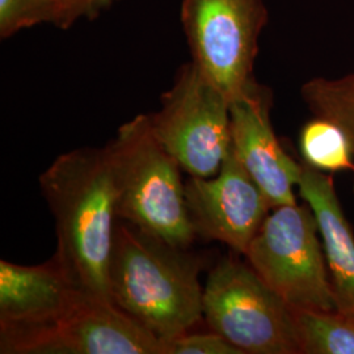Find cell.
<instances>
[{
  "label": "cell",
  "instance_id": "6da1fadb",
  "mask_svg": "<svg viewBox=\"0 0 354 354\" xmlns=\"http://www.w3.org/2000/svg\"><path fill=\"white\" fill-rule=\"evenodd\" d=\"M39 187L55 221L53 259L77 289L112 301L108 274L118 209L106 147L59 155L39 176Z\"/></svg>",
  "mask_w": 354,
  "mask_h": 354
},
{
  "label": "cell",
  "instance_id": "7a4b0ae2",
  "mask_svg": "<svg viewBox=\"0 0 354 354\" xmlns=\"http://www.w3.org/2000/svg\"><path fill=\"white\" fill-rule=\"evenodd\" d=\"M184 251L129 222H117L108 274L111 299L163 342L203 319L200 261Z\"/></svg>",
  "mask_w": 354,
  "mask_h": 354
},
{
  "label": "cell",
  "instance_id": "3957f363",
  "mask_svg": "<svg viewBox=\"0 0 354 354\" xmlns=\"http://www.w3.org/2000/svg\"><path fill=\"white\" fill-rule=\"evenodd\" d=\"M106 151L113 172L118 218L177 248L197 234L185 201L181 167L140 114L118 129Z\"/></svg>",
  "mask_w": 354,
  "mask_h": 354
},
{
  "label": "cell",
  "instance_id": "277c9868",
  "mask_svg": "<svg viewBox=\"0 0 354 354\" xmlns=\"http://www.w3.org/2000/svg\"><path fill=\"white\" fill-rule=\"evenodd\" d=\"M203 320L241 354H301L294 311L251 266L221 260L203 286Z\"/></svg>",
  "mask_w": 354,
  "mask_h": 354
},
{
  "label": "cell",
  "instance_id": "5b68a950",
  "mask_svg": "<svg viewBox=\"0 0 354 354\" xmlns=\"http://www.w3.org/2000/svg\"><path fill=\"white\" fill-rule=\"evenodd\" d=\"M244 256L291 308L337 311L317 218L307 203L272 209Z\"/></svg>",
  "mask_w": 354,
  "mask_h": 354
},
{
  "label": "cell",
  "instance_id": "8992f818",
  "mask_svg": "<svg viewBox=\"0 0 354 354\" xmlns=\"http://www.w3.org/2000/svg\"><path fill=\"white\" fill-rule=\"evenodd\" d=\"M181 21L192 62L228 102L252 87L259 37L268 23L263 0H183Z\"/></svg>",
  "mask_w": 354,
  "mask_h": 354
},
{
  "label": "cell",
  "instance_id": "52a82bcc",
  "mask_svg": "<svg viewBox=\"0 0 354 354\" xmlns=\"http://www.w3.org/2000/svg\"><path fill=\"white\" fill-rule=\"evenodd\" d=\"M149 120L156 140L188 175L219 172L231 147L230 102L193 62L180 68Z\"/></svg>",
  "mask_w": 354,
  "mask_h": 354
},
{
  "label": "cell",
  "instance_id": "ba28073f",
  "mask_svg": "<svg viewBox=\"0 0 354 354\" xmlns=\"http://www.w3.org/2000/svg\"><path fill=\"white\" fill-rule=\"evenodd\" d=\"M83 291L51 259L42 266L0 261V353H37Z\"/></svg>",
  "mask_w": 354,
  "mask_h": 354
},
{
  "label": "cell",
  "instance_id": "9c48e42d",
  "mask_svg": "<svg viewBox=\"0 0 354 354\" xmlns=\"http://www.w3.org/2000/svg\"><path fill=\"white\" fill-rule=\"evenodd\" d=\"M185 201L197 235L244 254L272 206L230 147L213 177L190 176Z\"/></svg>",
  "mask_w": 354,
  "mask_h": 354
},
{
  "label": "cell",
  "instance_id": "30bf717a",
  "mask_svg": "<svg viewBox=\"0 0 354 354\" xmlns=\"http://www.w3.org/2000/svg\"><path fill=\"white\" fill-rule=\"evenodd\" d=\"M272 96L257 82L230 102L231 147L263 190L272 209L297 203L302 163L295 162L276 137L270 120Z\"/></svg>",
  "mask_w": 354,
  "mask_h": 354
},
{
  "label": "cell",
  "instance_id": "8fae6325",
  "mask_svg": "<svg viewBox=\"0 0 354 354\" xmlns=\"http://www.w3.org/2000/svg\"><path fill=\"white\" fill-rule=\"evenodd\" d=\"M58 354H165L163 342L118 306L82 292L57 327Z\"/></svg>",
  "mask_w": 354,
  "mask_h": 354
},
{
  "label": "cell",
  "instance_id": "7c38bea8",
  "mask_svg": "<svg viewBox=\"0 0 354 354\" xmlns=\"http://www.w3.org/2000/svg\"><path fill=\"white\" fill-rule=\"evenodd\" d=\"M302 163L299 196L315 214L337 311L354 317V232L332 176Z\"/></svg>",
  "mask_w": 354,
  "mask_h": 354
},
{
  "label": "cell",
  "instance_id": "4fadbf2b",
  "mask_svg": "<svg viewBox=\"0 0 354 354\" xmlns=\"http://www.w3.org/2000/svg\"><path fill=\"white\" fill-rule=\"evenodd\" d=\"M301 354H354V317L292 308Z\"/></svg>",
  "mask_w": 354,
  "mask_h": 354
},
{
  "label": "cell",
  "instance_id": "5bb4252c",
  "mask_svg": "<svg viewBox=\"0 0 354 354\" xmlns=\"http://www.w3.org/2000/svg\"><path fill=\"white\" fill-rule=\"evenodd\" d=\"M301 95L315 117L342 129L354 156V74L339 79L314 77L304 83Z\"/></svg>",
  "mask_w": 354,
  "mask_h": 354
},
{
  "label": "cell",
  "instance_id": "9a60e30c",
  "mask_svg": "<svg viewBox=\"0 0 354 354\" xmlns=\"http://www.w3.org/2000/svg\"><path fill=\"white\" fill-rule=\"evenodd\" d=\"M302 159L323 172L352 171L354 156L349 140L340 127L324 118L307 122L299 136Z\"/></svg>",
  "mask_w": 354,
  "mask_h": 354
},
{
  "label": "cell",
  "instance_id": "2e32d148",
  "mask_svg": "<svg viewBox=\"0 0 354 354\" xmlns=\"http://www.w3.org/2000/svg\"><path fill=\"white\" fill-rule=\"evenodd\" d=\"M41 23H50L45 0H0L1 37H10L26 28Z\"/></svg>",
  "mask_w": 354,
  "mask_h": 354
},
{
  "label": "cell",
  "instance_id": "e0dca14e",
  "mask_svg": "<svg viewBox=\"0 0 354 354\" xmlns=\"http://www.w3.org/2000/svg\"><path fill=\"white\" fill-rule=\"evenodd\" d=\"M165 354H241L225 337L214 330L185 332L163 342Z\"/></svg>",
  "mask_w": 354,
  "mask_h": 354
},
{
  "label": "cell",
  "instance_id": "ac0fdd59",
  "mask_svg": "<svg viewBox=\"0 0 354 354\" xmlns=\"http://www.w3.org/2000/svg\"><path fill=\"white\" fill-rule=\"evenodd\" d=\"M115 0H45L50 23L67 29L79 19H92L112 6Z\"/></svg>",
  "mask_w": 354,
  "mask_h": 354
}]
</instances>
